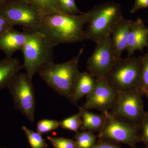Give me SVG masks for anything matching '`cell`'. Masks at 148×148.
<instances>
[{"mask_svg": "<svg viewBox=\"0 0 148 148\" xmlns=\"http://www.w3.org/2000/svg\"><path fill=\"white\" fill-rule=\"evenodd\" d=\"M85 12L79 14L55 13L44 16L39 28L41 32L56 46L63 43H75L86 39L84 27L86 24Z\"/></svg>", "mask_w": 148, "mask_h": 148, "instance_id": "obj_1", "label": "cell"}, {"mask_svg": "<svg viewBox=\"0 0 148 148\" xmlns=\"http://www.w3.org/2000/svg\"><path fill=\"white\" fill-rule=\"evenodd\" d=\"M83 50L82 48L76 56L67 62L50 63L38 73L49 86L59 95L69 99L81 72L79 65Z\"/></svg>", "mask_w": 148, "mask_h": 148, "instance_id": "obj_2", "label": "cell"}, {"mask_svg": "<svg viewBox=\"0 0 148 148\" xmlns=\"http://www.w3.org/2000/svg\"><path fill=\"white\" fill-rule=\"evenodd\" d=\"M85 13L87 24L84 30L86 39L95 43L111 35L114 27L123 18L120 5L112 1L100 4Z\"/></svg>", "mask_w": 148, "mask_h": 148, "instance_id": "obj_3", "label": "cell"}, {"mask_svg": "<svg viewBox=\"0 0 148 148\" xmlns=\"http://www.w3.org/2000/svg\"><path fill=\"white\" fill-rule=\"evenodd\" d=\"M28 32V38L21 51L24 59L23 69L27 76L32 79L35 74L38 73L47 65L53 62L55 46L41 32Z\"/></svg>", "mask_w": 148, "mask_h": 148, "instance_id": "obj_4", "label": "cell"}, {"mask_svg": "<svg viewBox=\"0 0 148 148\" xmlns=\"http://www.w3.org/2000/svg\"><path fill=\"white\" fill-rule=\"evenodd\" d=\"M142 66V56L121 58L105 77L116 92L139 89Z\"/></svg>", "mask_w": 148, "mask_h": 148, "instance_id": "obj_5", "label": "cell"}, {"mask_svg": "<svg viewBox=\"0 0 148 148\" xmlns=\"http://www.w3.org/2000/svg\"><path fill=\"white\" fill-rule=\"evenodd\" d=\"M0 14L12 27H24L26 31L39 28L43 16L25 0H5L0 6Z\"/></svg>", "mask_w": 148, "mask_h": 148, "instance_id": "obj_6", "label": "cell"}, {"mask_svg": "<svg viewBox=\"0 0 148 148\" xmlns=\"http://www.w3.org/2000/svg\"><path fill=\"white\" fill-rule=\"evenodd\" d=\"M102 114L106 116V122L99 132V138L123 143L132 147L141 142L138 124L114 116L109 112Z\"/></svg>", "mask_w": 148, "mask_h": 148, "instance_id": "obj_7", "label": "cell"}, {"mask_svg": "<svg viewBox=\"0 0 148 148\" xmlns=\"http://www.w3.org/2000/svg\"><path fill=\"white\" fill-rule=\"evenodd\" d=\"M14 108L31 122L34 121L36 96L32 79L26 73H19L8 87Z\"/></svg>", "mask_w": 148, "mask_h": 148, "instance_id": "obj_8", "label": "cell"}, {"mask_svg": "<svg viewBox=\"0 0 148 148\" xmlns=\"http://www.w3.org/2000/svg\"><path fill=\"white\" fill-rule=\"evenodd\" d=\"M117 92L115 102L109 112L114 116L138 124L145 113L143 94L138 89Z\"/></svg>", "mask_w": 148, "mask_h": 148, "instance_id": "obj_9", "label": "cell"}, {"mask_svg": "<svg viewBox=\"0 0 148 148\" xmlns=\"http://www.w3.org/2000/svg\"><path fill=\"white\" fill-rule=\"evenodd\" d=\"M96 44L93 53L86 62V69L88 72L95 77H103L110 71L118 60L111 44V35Z\"/></svg>", "mask_w": 148, "mask_h": 148, "instance_id": "obj_10", "label": "cell"}, {"mask_svg": "<svg viewBox=\"0 0 148 148\" xmlns=\"http://www.w3.org/2000/svg\"><path fill=\"white\" fill-rule=\"evenodd\" d=\"M117 92L109 83L105 77L96 78L95 87L86 96L83 108L96 110L102 113L109 112L116 100Z\"/></svg>", "mask_w": 148, "mask_h": 148, "instance_id": "obj_11", "label": "cell"}, {"mask_svg": "<svg viewBox=\"0 0 148 148\" xmlns=\"http://www.w3.org/2000/svg\"><path fill=\"white\" fill-rule=\"evenodd\" d=\"M148 49V27L143 19L138 18L133 21L128 34L126 49L127 57L132 56L137 51H143Z\"/></svg>", "mask_w": 148, "mask_h": 148, "instance_id": "obj_12", "label": "cell"}, {"mask_svg": "<svg viewBox=\"0 0 148 148\" xmlns=\"http://www.w3.org/2000/svg\"><path fill=\"white\" fill-rule=\"evenodd\" d=\"M29 32H21L10 28L0 36V50L7 57H12L14 53L21 51L27 41Z\"/></svg>", "mask_w": 148, "mask_h": 148, "instance_id": "obj_13", "label": "cell"}, {"mask_svg": "<svg viewBox=\"0 0 148 148\" xmlns=\"http://www.w3.org/2000/svg\"><path fill=\"white\" fill-rule=\"evenodd\" d=\"M133 21L123 18L116 24L111 32V44L118 60L121 58L122 53L127 49L128 34Z\"/></svg>", "mask_w": 148, "mask_h": 148, "instance_id": "obj_14", "label": "cell"}, {"mask_svg": "<svg viewBox=\"0 0 148 148\" xmlns=\"http://www.w3.org/2000/svg\"><path fill=\"white\" fill-rule=\"evenodd\" d=\"M22 69L18 58L6 57L0 60V90L8 88Z\"/></svg>", "mask_w": 148, "mask_h": 148, "instance_id": "obj_15", "label": "cell"}, {"mask_svg": "<svg viewBox=\"0 0 148 148\" xmlns=\"http://www.w3.org/2000/svg\"><path fill=\"white\" fill-rule=\"evenodd\" d=\"M95 82L96 78L90 73L80 72L69 100L72 103L77 105L78 101L92 91L95 87Z\"/></svg>", "mask_w": 148, "mask_h": 148, "instance_id": "obj_16", "label": "cell"}, {"mask_svg": "<svg viewBox=\"0 0 148 148\" xmlns=\"http://www.w3.org/2000/svg\"><path fill=\"white\" fill-rule=\"evenodd\" d=\"M82 119V125L80 129L82 130L99 131L103 128L106 122V116L104 114H98L89 112L82 107L79 109Z\"/></svg>", "mask_w": 148, "mask_h": 148, "instance_id": "obj_17", "label": "cell"}, {"mask_svg": "<svg viewBox=\"0 0 148 148\" xmlns=\"http://www.w3.org/2000/svg\"><path fill=\"white\" fill-rule=\"evenodd\" d=\"M43 16L55 13H62L58 0H25Z\"/></svg>", "mask_w": 148, "mask_h": 148, "instance_id": "obj_18", "label": "cell"}, {"mask_svg": "<svg viewBox=\"0 0 148 148\" xmlns=\"http://www.w3.org/2000/svg\"><path fill=\"white\" fill-rule=\"evenodd\" d=\"M22 130L26 134L29 144L32 148H47L48 145L42 138V135L37 132L23 126Z\"/></svg>", "mask_w": 148, "mask_h": 148, "instance_id": "obj_19", "label": "cell"}, {"mask_svg": "<svg viewBox=\"0 0 148 148\" xmlns=\"http://www.w3.org/2000/svg\"><path fill=\"white\" fill-rule=\"evenodd\" d=\"M78 148H91L95 144L96 137L90 131L83 130L75 136Z\"/></svg>", "mask_w": 148, "mask_h": 148, "instance_id": "obj_20", "label": "cell"}, {"mask_svg": "<svg viewBox=\"0 0 148 148\" xmlns=\"http://www.w3.org/2000/svg\"><path fill=\"white\" fill-rule=\"evenodd\" d=\"M82 119L80 113L79 112L72 116L59 121L60 126L64 129L76 132H78L82 125Z\"/></svg>", "mask_w": 148, "mask_h": 148, "instance_id": "obj_21", "label": "cell"}, {"mask_svg": "<svg viewBox=\"0 0 148 148\" xmlns=\"http://www.w3.org/2000/svg\"><path fill=\"white\" fill-rule=\"evenodd\" d=\"M142 66L141 80L139 90L143 95L148 92V49L142 56Z\"/></svg>", "mask_w": 148, "mask_h": 148, "instance_id": "obj_22", "label": "cell"}, {"mask_svg": "<svg viewBox=\"0 0 148 148\" xmlns=\"http://www.w3.org/2000/svg\"><path fill=\"white\" fill-rule=\"evenodd\" d=\"M61 12L67 14H83L77 6L75 0H58Z\"/></svg>", "mask_w": 148, "mask_h": 148, "instance_id": "obj_23", "label": "cell"}, {"mask_svg": "<svg viewBox=\"0 0 148 148\" xmlns=\"http://www.w3.org/2000/svg\"><path fill=\"white\" fill-rule=\"evenodd\" d=\"M47 140L54 148H78L75 140L62 137L47 136Z\"/></svg>", "mask_w": 148, "mask_h": 148, "instance_id": "obj_24", "label": "cell"}, {"mask_svg": "<svg viewBox=\"0 0 148 148\" xmlns=\"http://www.w3.org/2000/svg\"><path fill=\"white\" fill-rule=\"evenodd\" d=\"M60 126L59 121L55 120L42 119L38 122L37 132L42 135L57 129Z\"/></svg>", "mask_w": 148, "mask_h": 148, "instance_id": "obj_25", "label": "cell"}, {"mask_svg": "<svg viewBox=\"0 0 148 148\" xmlns=\"http://www.w3.org/2000/svg\"><path fill=\"white\" fill-rule=\"evenodd\" d=\"M141 142L148 147V112H145L138 123Z\"/></svg>", "mask_w": 148, "mask_h": 148, "instance_id": "obj_26", "label": "cell"}, {"mask_svg": "<svg viewBox=\"0 0 148 148\" xmlns=\"http://www.w3.org/2000/svg\"><path fill=\"white\" fill-rule=\"evenodd\" d=\"M147 8H148V0H135L134 5L130 12L134 13L140 9Z\"/></svg>", "mask_w": 148, "mask_h": 148, "instance_id": "obj_27", "label": "cell"}, {"mask_svg": "<svg viewBox=\"0 0 148 148\" xmlns=\"http://www.w3.org/2000/svg\"><path fill=\"white\" fill-rule=\"evenodd\" d=\"M91 148H122L118 145L113 143L101 140L97 143H95L94 145Z\"/></svg>", "mask_w": 148, "mask_h": 148, "instance_id": "obj_28", "label": "cell"}, {"mask_svg": "<svg viewBox=\"0 0 148 148\" xmlns=\"http://www.w3.org/2000/svg\"><path fill=\"white\" fill-rule=\"evenodd\" d=\"M12 27L8 21L0 14V36Z\"/></svg>", "mask_w": 148, "mask_h": 148, "instance_id": "obj_29", "label": "cell"}, {"mask_svg": "<svg viewBox=\"0 0 148 148\" xmlns=\"http://www.w3.org/2000/svg\"><path fill=\"white\" fill-rule=\"evenodd\" d=\"M5 0H0V6L3 3Z\"/></svg>", "mask_w": 148, "mask_h": 148, "instance_id": "obj_30", "label": "cell"}, {"mask_svg": "<svg viewBox=\"0 0 148 148\" xmlns=\"http://www.w3.org/2000/svg\"><path fill=\"white\" fill-rule=\"evenodd\" d=\"M145 96H146V97H147V98L148 99V92H147V93H146L145 94Z\"/></svg>", "mask_w": 148, "mask_h": 148, "instance_id": "obj_31", "label": "cell"}, {"mask_svg": "<svg viewBox=\"0 0 148 148\" xmlns=\"http://www.w3.org/2000/svg\"><path fill=\"white\" fill-rule=\"evenodd\" d=\"M143 148H148V147H145Z\"/></svg>", "mask_w": 148, "mask_h": 148, "instance_id": "obj_32", "label": "cell"}, {"mask_svg": "<svg viewBox=\"0 0 148 148\" xmlns=\"http://www.w3.org/2000/svg\"><path fill=\"white\" fill-rule=\"evenodd\" d=\"M6 148V147H4V148Z\"/></svg>", "mask_w": 148, "mask_h": 148, "instance_id": "obj_33", "label": "cell"}]
</instances>
